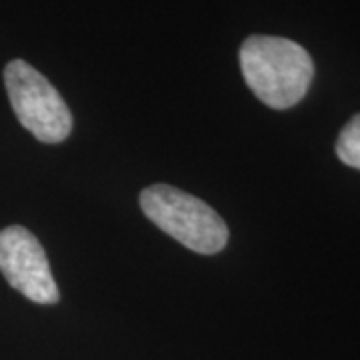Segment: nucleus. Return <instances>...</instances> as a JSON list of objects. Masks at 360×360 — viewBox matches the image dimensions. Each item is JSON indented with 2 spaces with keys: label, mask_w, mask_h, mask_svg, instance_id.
Returning a JSON list of instances; mask_svg holds the SVG:
<instances>
[{
  "label": "nucleus",
  "mask_w": 360,
  "mask_h": 360,
  "mask_svg": "<svg viewBox=\"0 0 360 360\" xmlns=\"http://www.w3.org/2000/svg\"><path fill=\"white\" fill-rule=\"evenodd\" d=\"M238 56L246 84L260 103L286 110L307 96L314 65L295 40L255 34L243 42Z\"/></svg>",
  "instance_id": "f257e3e1"
},
{
  "label": "nucleus",
  "mask_w": 360,
  "mask_h": 360,
  "mask_svg": "<svg viewBox=\"0 0 360 360\" xmlns=\"http://www.w3.org/2000/svg\"><path fill=\"white\" fill-rule=\"evenodd\" d=\"M146 219L180 245L198 255H217L229 243V226L205 200L168 184H155L141 193Z\"/></svg>",
  "instance_id": "f03ea898"
},
{
  "label": "nucleus",
  "mask_w": 360,
  "mask_h": 360,
  "mask_svg": "<svg viewBox=\"0 0 360 360\" xmlns=\"http://www.w3.org/2000/svg\"><path fill=\"white\" fill-rule=\"evenodd\" d=\"M4 84L18 122L44 144H58L72 132V115L60 92L25 60H11Z\"/></svg>",
  "instance_id": "7ed1b4c3"
},
{
  "label": "nucleus",
  "mask_w": 360,
  "mask_h": 360,
  "mask_svg": "<svg viewBox=\"0 0 360 360\" xmlns=\"http://www.w3.org/2000/svg\"><path fill=\"white\" fill-rule=\"evenodd\" d=\"M0 272L14 290L37 304H56L60 298L44 248L20 224L0 232Z\"/></svg>",
  "instance_id": "20e7f679"
},
{
  "label": "nucleus",
  "mask_w": 360,
  "mask_h": 360,
  "mask_svg": "<svg viewBox=\"0 0 360 360\" xmlns=\"http://www.w3.org/2000/svg\"><path fill=\"white\" fill-rule=\"evenodd\" d=\"M336 156L347 167L360 170V115L352 116L340 130L336 141Z\"/></svg>",
  "instance_id": "39448f33"
}]
</instances>
